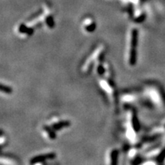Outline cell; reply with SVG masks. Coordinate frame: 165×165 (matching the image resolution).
Instances as JSON below:
<instances>
[{
    "mask_svg": "<svg viewBox=\"0 0 165 165\" xmlns=\"http://www.w3.org/2000/svg\"><path fill=\"white\" fill-rule=\"evenodd\" d=\"M137 46H138V30L133 28L129 38L128 48V62L130 66L135 65L137 62Z\"/></svg>",
    "mask_w": 165,
    "mask_h": 165,
    "instance_id": "cell-1",
    "label": "cell"
},
{
    "mask_svg": "<svg viewBox=\"0 0 165 165\" xmlns=\"http://www.w3.org/2000/svg\"><path fill=\"white\" fill-rule=\"evenodd\" d=\"M50 127L52 128L55 130V131H57V130L63 129L64 128H67L70 125V122L65 120H61V119H57L56 118H53L51 119L50 124H49Z\"/></svg>",
    "mask_w": 165,
    "mask_h": 165,
    "instance_id": "cell-2",
    "label": "cell"
},
{
    "mask_svg": "<svg viewBox=\"0 0 165 165\" xmlns=\"http://www.w3.org/2000/svg\"><path fill=\"white\" fill-rule=\"evenodd\" d=\"M54 131L55 130L49 125H44L42 127V135L47 140H54L56 138V134L54 133Z\"/></svg>",
    "mask_w": 165,
    "mask_h": 165,
    "instance_id": "cell-3",
    "label": "cell"
},
{
    "mask_svg": "<svg viewBox=\"0 0 165 165\" xmlns=\"http://www.w3.org/2000/svg\"><path fill=\"white\" fill-rule=\"evenodd\" d=\"M54 156H55V154H53V153H50V154H43V155H38V156H36V157H34V158H32L31 163L36 164V163H40V162L44 161V160H46V159L53 158Z\"/></svg>",
    "mask_w": 165,
    "mask_h": 165,
    "instance_id": "cell-4",
    "label": "cell"
},
{
    "mask_svg": "<svg viewBox=\"0 0 165 165\" xmlns=\"http://www.w3.org/2000/svg\"><path fill=\"white\" fill-rule=\"evenodd\" d=\"M18 31L21 34H24V35H31L33 32V29L31 28L26 27L24 24H21L18 28Z\"/></svg>",
    "mask_w": 165,
    "mask_h": 165,
    "instance_id": "cell-5",
    "label": "cell"
},
{
    "mask_svg": "<svg viewBox=\"0 0 165 165\" xmlns=\"http://www.w3.org/2000/svg\"><path fill=\"white\" fill-rule=\"evenodd\" d=\"M118 155H119V152L117 150H112L111 151V154H110V157L112 158L111 165H117Z\"/></svg>",
    "mask_w": 165,
    "mask_h": 165,
    "instance_id": "cell-6",
    "label": "cell"
},
{
    "mask_svg": "<svg viewBox=\"0 0 165 165\" xmlns=\"http://www.w3.org/2000/svg\"><path fill=\"white\" fill-rule=\"evenodd\" d=\"M1 90H2V93H5V94H6V95L12 93V89H11V87H9L8 85L2 84Z\"/></svg>",
    "mask_w": 165,
    "mask_h": 165,
    "instance_id": "cell-7",
    "label": "cell"
},
{
    "mask_svg": "<svg viewBox=\"0 0 165 165\" xmlns=\"http://www.w3.org/2000/svg\"><path fill=\"white\" fill-rule=\"evenodd\" d=\"M96 29V24L94 22H90V24H88L87 25H85V30L87 32H93L94 30Z\"/></svg>",
    "mask_w": 165,
    "mask_h": 165,
    "instance_id": "cell-8",
    "label": "cell"
},
{
    "mask_svg": "<svg viewBox=\"0 0 165 165\" xmlns=\"http://www.w3.org/2000/svg\"><path fill=\"white\" fill-rule=\"evenodd\" d=\"M46 22H47V26L49 28H53V20L51 16H47V18H46Z\"/></svg>",
    "mask_w": 165,
    "mask_h": 165,
    "instance_id": "cell-9",
    "label": "cell"
}]
</instances>
